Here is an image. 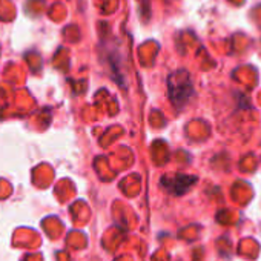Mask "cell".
Wrapping results in <instances>:
<instances>
[{
  "mask_svg": "<svg viewBox=\"0 0 261 261\" xmlns=\"http://www.w3.org/2000/svg\"><path fill=\"white\" fill-rule=\"evenodd\" d=\"M168 88H169V97L177 108H183L189 101V98L194 92L191 77L183 69L169 75Z\"/></svg>",
  "mask_w": 261,
  "mask_h": 261,
  "instance_id": "obj_1",
  "label": "cell"
},
{
  "mask_svg": "<svg viewBox=\"0 0 261 261\" xmlns=\"http://www.w3.org/2000/svg\"><path fill=\"white\" fill-rule=\"evenodd\" d=\"M195 181H197L195 177H189V175H174V177H165L162 183L172 194L180 195V194L186 192L192 186V183H195Z\"/></svg>",
  "mask_w": 261,
  "mask_h": 261,
  "instance_id": "obj_2",
  "label": "cell"
}]
</instances>
